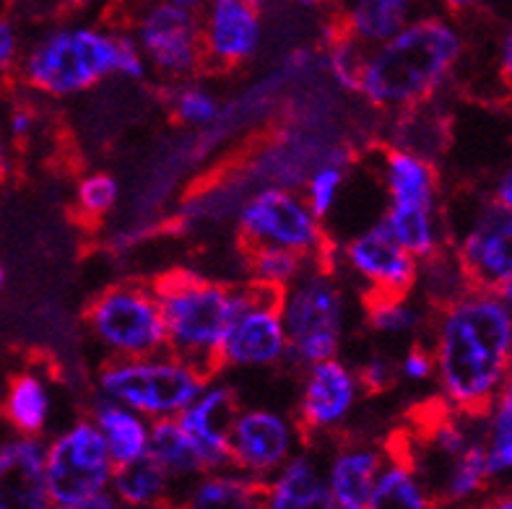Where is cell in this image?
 Wrapping results in <instances>:
<instances>
[{"label":"cell","instance_id":"cell-9","mask_svg":"<svg viewBox=\"0 0 512 509\" xmlns=\"http://www.w3.org/2000/svg\"><path fill=\"white\" fill-rule=\"evenodd\" d=\"M125 29L141 47L149 71L169 84L198 76L206 65L198 11L159 0H138Z\"/></svg>","mask_w":512,"mask_h":509},{"label":"cell","instance_id":"cell-2","mask_svg":"<svg viewBox=\"0 0 512 509\" xmlns=\"http://www.w3.org/2000/svg\"><path fill=\"white\" fill-rule=\"evenodd\" d=\"M466 58V34L445 11H422L401 32L367 47L357 94L383 115L435 102Z\"/></svg>","mask_w":512,"mask_h":509},{"label":"cell","instance_id":"cell-7","mask_svg":"<svg viewBox=\"0 0 512 509\" xmlns=\"http://www.w3.org/2000/svg\"><path fill=\"white\" fill-rule=\"evenodd\" d=\"M86 328L107 359H136L167 348V328L154 284L123 281L99 291L86 307Z\"/></svg>","mask_w":512,"mask_h":509},{"label":"cell","instance_id":"cell-47","mask_svg":"<svg viewBox=\"0 0 512 509\" xmlns=\"http://www.w3.org/2000/svg\"><path fill=\"white\" fill-rule=\"evenodd\" d=\"M159 3H172V6L190 8V11H201V8L206 6L208 0H159Z\"/></svg>","mask_w":512,"mask_h":509},{"label":"cell","instance_id":"cell-3","mask_svg":"<svg viewBox=\"0 0 512 509\" xmlns=\"http://www.w3.org/2000/svg\"><path fill=\"white\" fill-rule=\"evenodd\" d=\"M149 73V63L128 29L68 21L47 26L24 45L16 76L39 97L73 99L110 78L143 81Z\"/></svg>","mask_w":512,"mask_h":509},{"label":"cell","instance_id":"cell-41","mask_svg":"<svg viewBox=\"0 0 512 509\" xmlns=\"http://www.w3.org/2000/svg\"><path fill=\"white\" fill-rule=\"evenodd\" d=\"M37 128H39V115L32 104H13L6 115L3 133H6L13 143H24L37 133Z\"/></svg>","mask_w":512,"mask_h":509},{"label":"cell","instance_id":"cell-34","mask_svg":"<svg viewBox=\"0 0 512 509\" xmlns=\"http://www.w3.org/2000/svg\"><path fill=\"white\" fill-rule=\"evenodd\" d=\"M489 481H492V476H489L487 452H484L481 439H476V442H471L458 458H453L448 463L440 484V497L445 499V502H468V499H474Z\"/></svg>","mask_w":512,"mask_h":509},{"label":"cell","instance_id":"cell-53","mask_svg":"<svg viewBox=\"0 0 512 509\" xmlns=\"http://www.w3.org/2000/svg\"><path fill=\"white\" fill-rule=\"evenodd\" d=\"M3 286H6V268L0 265V291H3Z\"/></svg>","mask_w":512,"mask_h":509},{"label":"cell","instance_id":"cell-11","mask_svg":"<svg viewBox=\"0 0 512 509\" xmlns=\"http://www.w3.org/2000/svg\"><path fill=\"white\" fill-rule=\"evenodd\" d=\"M448 221V247L474 289L500 291L512 281V213L476 198L463 221Z\"/></svg>","mask_w":512,"mask_h":509},{"label":"cell","instance_id":"cell-19","mask_svg":"<svg viewBox=\"0 0 512 509\" xmlns=\"http://www.w3.org/2000/svg\"><path fill=\"white\" fill-rule=\"evenodd\" d=\"M0 509H52L42 437L0 442Z\"/></svg>","mask_w":512,"mask_h":509},{"label":"cell","instance_id":"cell-8","mask_svg":"<svg viewBox=\"0 0 512 509\" xmlns=\"http://www.w3.org/2000/svg\"><path fill=\"white\" fill-rule=\"evenodd\" d=\"M237 234L245 247H281L307 260H328V226L318 219L302 193L266 185L247 195L237 211Z\"/></svg>","mask_w":512,"mask_h":509},{"label":"cell","instance_id":"cell-14","mask_svg":"<svg viewBox=\"0 0 512 509\" xmlns=\"http://www.w3.org/2000/svg\"><path fill=\"white\" fill-rule=\"evenodd\" d=\"M302 439L305 432L289 413L271 406H240L229 432V468L266 484L302 452Z\"/></svg>","mask_w":512,"mask_h":509},{"label":"cell","instance_id":"cell-43","mask_svg":"<svg viewBox=\"0 0 512 509\" xmlns=\"http://www.w3.org/2000/svg\"><path fill=\"white\" fill-rule=\"evenodd\" d=\"M497 71H500L507 89L512 91V29L502 34L500 47H497Z\"/></svg>","mask_w":512,"mask_h":509},{"label":"cell","instance_id":"cell-23","mask_svg":"<svg viewBox=\"0 0 512 509\" xmlns=\"http://www.w3.org/2000/svg\"><path fill=\"white\" fill-rule=\"evenodd\" d=\"M55 395L52 382L39 369H21L8 380L3 393L6 424L21 437H42L52 424Z\"/></svg>","mask_w":512,"mask_h":509},{"label":"cell","instance_id":"cell-48","mask_svg":"<svg viewBox=\"0 0 512 509\" xmlns=\"http://www.w3.org/2000/svg\"><path fill=\"white\" fill-rule=\"evenodd\" d=\"M487 509H512V491H507V494H502V497L494 499Z\"/></svg>","mask_w":512,"mask_h":509},{"label":"cell","instance_id":"cell-49","mask_svg":"<svg viewBox=\"0 0 512 509\" xmlns=\"http://www.w3.org/2000/svg\"><path fill=\"white\" fill-rule=\"evenodd\" d=\"M294 6H299V8H307V11H312V8H320V6H325V3H328V0H292Z\"/></svg>","mask_w":512,"mask_h":509},{"label":"cell","instance_id":"cell-45","mask_svg":"<svg viewBox=\"0 0 512 509\" xmlns=\"http://www.w3.org/2000/svg\"><path fill=\"white\" fill-rule=\"evenodd\" d=\"M55 509H120V504H117L115 497L107 491V494H99V497L89 499V502L73 504V507H55Z\"/></svg>","mask_w":512,"mask_h":509},{"label":"cell","instance_id":"cell-18","mask_svg":"<svg viewBox=\"0 0 512 509\" xmlns=\"http://www.w3.org/2000/svg\"><path fill=\"white\" fill-rule=\"evenodd\" d=\"M380 185L385 208L393 211H440V172L432 159L409 149L388 146L380 156Z\"/></svg>","mask_w":512,"mask_h":509},{"label":"cell","instance_id":"cell-31","mask_svg":"<svg viewBox=\"0 0 512 509\" xmlns=\"http://www.w3.org/2000/svg\"><path fill=\"white\" fill-rule=\"evenodd\" d=\"M247 260V284L255 289L271 291V294H281L289 284H294L302 271L312 260L302 258L292 250H281V247H245Z\"/></svg>","mask_w":512,"mask_h":509},{"label":"cell","instance_id":"cell-1","mask_svg":"<svg viewBox=\"0 0 512 509\" xmlns=\"http://www.w3.org/2000/svg\"><path fill=\"white\" fill-rule=\"evenodd\" d=\"M429 338L445 408L481 416L512 377V307L500 291L468 289L432 312Z\"/></svg>","mask_w":512,"mask_h":509},{"label":"cell","instance_id":"cell-50","mask_svg":"<svg viewBox=\"0 0 512 509\" xmlns=\"http://www.w3.org/2000/svg\"><path fill=\"white\" fill-rule=\"evenodd\" d=\"M250 3H255V6L260 8V11H268L271 6H276L279 0H250Z\"/></svg>","mask_w":512,"mask_h":509},{"label":"cell","instance_id":"cell-10","mask_svg":"<svg viewBox=\"0 0 512 509\" xmlns=\"http://www.w3.org/2000/svg\"><path fill=\"white\" fill-rule=\"evenodd\" d=\"M115 463L94 421L76 419L45 442V476L52 509L73 507L110 491Z\"/></svg>","mask_w":512,"mask_h":509},{"label":"cell","instance_id":"cell-38","mask_svg":"<svg viewBox=\"0 0 512 509\" xmlns=\"http://www.w3.org/2000/svg\"><path fill=\"white\" fill-rule=\"evenodd\" d=\"M396 380L406 385H429L435 382V359L424 343L414 341L403 348V354L396 359Z\"/></svg>","mask_w":512,"mask_h":509},{"label":"cell","instance_id":"cell-22","mask_svg":"<svg viewBox=\"0 0 512 509\" xmlns=\"http://www.w3.org/2000/svg\"><path fill=\"white\" fill-rule=\"evenodd\" d=\"M424 3L427 0H341L336 26L359 45L375 47L416 19Z\"/></svg>","mask_w":512,"mask_h":509},{"label":"cell","instance_id":"cell-36","mask_svg":"<svg viewBox=\"0 0 512 509\" xmlns=\"http://www.w3.org/2000/svg\"><path fill=\"white\" fill-rule=\"evenodd\" d=\"M349 174V164L341 156L325 159V162H320L318 167L307 174L302 198L307 200V206L312 208V213L318 219L328 221L338 211L341 198H344L346 182H349Z\"/></svg>","mask_w":512,"mask_h":509},{"label":"cell","instance_id":"cell-51","mask_svg":"<svg viewBox=\"0 0 512 509\" xmlns=\"http://www.w3.org/2000/svg\"><path fill=\"white\" fill-rule=\"evenodd\" d=\"M500 294H502V297H505V302L510 304V307H512V281H510V284H505V286H502V289H500Z\"/></svg>","mask_w":512,"mask_h":509},{"label":"cell","instance_id":"cell-15","mask_svg":"<svg viewBox=\"0 0 512 509\" xmlns=\"http://www.w3.org/2000/svg\"><path fill=\"white\" fill-rule=\"evenodd\" d=\"M364 395L357 367L344 356L315 361L302 367L294 419L305 437H333L349 424Z\"/></svg>","mask_w":512,"mask_h":509},{"label":"cell","instance_id":"cell-40","mask_svg":"<svg viewBox=\"0 0 512 509\" xmlns=\"http://www.w3.org/2000/svg\"><path fill=\"white\" fill-rule=\"evenodd\" d=\"M364 393H383L396 380V361L385 354H370L357 367Z\"/></svg>","mask_w":512,"mask_h":509},{"label":"cell","instance_id":"cell-25","mask_svg":"<svg viewBox=\"0 0 512 509\" xmlns=\"http://www.w3.org/2000/svg\"><path fill=\"white\" fill-rule=\"evenodd\" d=\"M172 509H263V484L229 465L203 471L180 491Z\"/></svg>","mask_w":512,"mask_h":509},{"label":"cell","instance_id":"cell-5","mask_svg":"<svg viewBox=\"0 0 512 509\" xmlns=\"http://www.w3.org/2000/svg\"><path fill=\"white\" fill-rule=\"evenodd\" d=\"M279 310L294 367L341 356L351 325V294L346 278L328 260H312L302 276L281 291Z\"/></svg>","mask_w":512,"mask_h":509},{"label":"cell","instance_id":"cell-44","mask_svg":"<svg viewBox=\"0 0 512 509\" xmlns=\"http://www.w3.org/2000/svg\"><path fill=\"white\" fill-rule=\"evenodd\" d=\"M13 164H16V143L0 130V177L11 174Z\"/></svg>","mask_w":512,"mask_h":509},{"label":"cell","instance_id":"cell-12","mask_svg":"<svg viewBox=\"0 0 512 509\" xmlns=\"http://www.w3.org/2000/svg\"><path fill=\"white\" fill-rule=\"evenodd\" d=\"M333 268L349 278L364 299L411 294L419 278V260L403 250L380 221L346 237L336 250Z\"/></svg>","mask_w":512,"mask_h":509},{"label":"cell","instance_id":"cell-35","mask_svg":"<svg viewBox=\"0 0 512 509\" xmlns=\"http://www.w3.org/2000/svg\"><path fill=\"white\" fill-rule=\"evenodd\" d=\"M364 55H367V47L359 45L357 39H351L349 34H344L336 26V29L325 34L320 63H323L325 73L338 89L346 91V94H357Z\"/></svg>","mask_w":512,"mask_h":509},{"label":"cell","instance_id":"cell-33","mask_svg":"<svg viewBox=\"0 0 512 509\" xmlns=\"http://www.w3.org/2000/svg\"><path fill=\"white\" fill-rule=\"evenodd\" d=\"M416 289L422 291V299L429 307H442V304L453 302L468 289H474L471 281L463 273L461 263L453 255L450 247L440 250L437 255L427 260H419V278H416ZM414 289V291H416Z\"/></svg>","mask_w":512,"mask_h":509},{"label":"cell","instance_id":"cell-27","mask_svg":"<svg viewBox=\"0 0 512 509\" xmlns=\"http://www.w3.org/2000/svg\"><path fill=\"white\" fill-rule=\"evenodd\" d=\"M364 509H435V494L406 452H388Z\"/></svg>","mask_w":512,"mask_h":509},{"label":"cell","instance_id":"cell-52","mask_svg":"<svg viewBox=\"0 0 512 509\" xmlns=\"http://www.w3.org/2000/svg\"><path fill=\"white\" fill-rule=\"evenodd\" d=\"M19 0H0V13H8Z\"/></svg>","mask_w":512,"mask_h":509},{"label":"cell","instance_id":"cell-6","mask_svg":"<svg viewBox=\"0 0 512 509\" xmlns=\"http://www.w3.org/2000/svg\"><path fill=\"white\" fill-rule=\"evenodd\" d=\"M211 372L193 361L172 354L169 348L159 354L136 359H110L97 374V395L133 408L149 421L177 419Z\"/></svg>","mask_w":512,"mask_h":509},{"label":"cell","instance_id":"cell-17","mask_svg":"<svg viewBox=\"0 0 512 509\" xmlns=\"http://www.w3.org/2000/svg\"><path fill=\"white\" fill-rule=\"evenodd\" d=\"M240 406V395L232 382L211 372L195 398L177 416L206 471L229 465V432Z\"/></svg>","mask_w":512,"mask_h":509},{"label":"cell","instance_id":"cell-13","mask_svg":"<svg viewBox=\"0 0 512 509\" xmlns=\"http://www.w3.org/2000/svg\"><path fill=\"white\" fill-rule=\"evenodd\" d=\"M289 361V338L279 310V294L247 284L245 302L234 315L216 356V372H266Z\"/></svg>","mask_w":512,"mask_h":509},{"label":"cell","instance_id":"cell-37","mask_svg":"<svg viewBox=\"0 0 512 509\" xmlns=\"http://www.w3.org/2000/svg\"><path fill=\"white\" fill-rule=\"evenodd\" d=\"M120 203V182L115 174L94 169L86 172L76 185V208L86 221L107 219Z\"/></svg>","mask_w":512,"mask_h":509},{"label":"cell","instance_id":"cell-24","mask_svg":"<svg viewBox=\"0 0 512 509\" xmlns=\"http://www.w3.org/2000/svg\"><path fill=\"white\" fill-rule=\"evenodd\" d=\"M110 494L120 509H172L180 497V486L151 455H143L115 465Z\"/></svg>","mask_w":512,"mask_h":509},{"label":"cell","instance_id":"cell-26","mask_svg":"<svg viewBox=\"0 0 512 509\" xmlns=\"http://www.w3.org/2000/svg\"><path fill=\"white\" fill-rule=\"evenodd\" d=\"M89 419L94 421V426L102 434L104 445L110 450V458L115 465L138 460L149 452L151 424L154 421H149L146 416L133 411V408L97 395Z\"/></svg>","mask_w":512,"mask_h":509},{"label":"cell","instance_id":"cell-32","mask_svg":"<svg viewBox=\"0 0 512 509\" xmlns=\"http://www.w3.org/2000/svg\"><path fill=\"white\" fill-rule=\"evenodd\" d=\"M167 107L177 123L190 130L214 128L221 117V99L216 97L211 86H206L195 76L182 78L169 86Z\"/></svg>","mask_w":512,"mask_h":509},{"label":"cell","instance_id":"cell-4","mask_svg":"<svg viewBox=\"0 0 512 509\" xmlns=\"http://www.w3.org/2000/svg\"><path fill=\"white\" fill-rule=\"evenodd\" d=\"M162 304L167 348L216 372V356L234 315L245 302L247 284L232 286L193 271H172L154 284Z\"/></svg>","mask_w":512,"mask_h":509},{"label":"cell","instance_id":"cell-46","mask_svg":"<svg viewBox=\"0 0 512 509\" xmlns=\"http://www.w3.org/2000/svg\"><path fill=\"white\" fill-rule=\"evenodd\" d=\"M437 3H440L442 11L450 13V16H461V13L474 11L481 0H437Z\"/></svg>","mask_w":512,"mask_h":509},{"label":"cell","instance_id":"cell-21","mask_svg":"<svg viewBox=\"0 0 512 509\" xmlns=\"http://www.w3.org/2000/svg\"><path fill=\"white\" fill-rule=\"evenodd\" d=\"M263 509H336L325 484L323 460L297 452L263 484Z\"/></svg>","mask_w":512,"mask_h":509},{"label":"cell","instance_id":"cell-30","mask_svg":"<svg viewBox=\"0 0 512 509\" xmlns=\"http://www.w3.org/2000/svg\"><path fill=\"white\" fill-rule=\"evenodd\" d=\"M481 445L487 452L489 476H512V377L481 413Z\"/></svg>","mask_w":512,"mask_h":509},{"label":"cell","instance_id":"cell-42","mask_svg":"<svg viewBox=\"0 0 512 509\" xmlns=\"http://www.w3.org/2000/svg\"><path fill=\"white\" fill-rule=\"evenodd\" d=\"M487 195L492 203H497V206L512 213V162L505 164V167L497 172V177H494L492 185H489Z\"/></svg>","mask_w":512,"mask_h":509},{"label":"cell","instance_id":"cell-28","mask_svg":"<svg viewBox=\"0 0 512 509\" xmlns=\"http://www.w3.org/2000/svg\"><path fill=\"white\" fill-rule=\"evenodd\" d=\"M432 312L424 299L411 294H396V297H372L364 299V323L380 338H401L411 341L422 336L429 328Z\"/></svg>","mask_w":512,"mask_h":509},{"label":"cell","instance_id":"cell-39","mask_svg":"<svg viewBox=\"0 0 512 509\" xmlns=\"http://www.w3.org/2000/svg\"><path fill=\"white\" fill-rule=\"evenodd\" d=\"M24 55V37L11 13H0V84L16 76Z\"/></svg>","mask_w":512,"mask_h":509},{"label":"cell","instance_id":"cell-54","mask_svg":"<svg viewBox=\"0 0 512 509\" xmlns=\"http://www.w3.org/2000/svg\"><path fill=\"white\" fill-rule=\"evenodd\" d=\"M76 6H91V3H97V0H73Z\"/></svg>","mask_w":512,"mask_h":509},{"label":"cell","instance_id":"cell-16","mask_svg":"<svg viewBox=\"0 0 512 509\" xmlns=\"http://www.w3.org/2000/svg\"><path fill=\"white\" fill-rule=\"evenodd\" d=\"M198 19L203 60L216 71L245 68L266 45V11L250 0H208Z\"/></svg>","mask_w":512,"mask_h":509},{"label":"cell","instance_id":"cell-20","mask_svg":"<svg viewBox=\"0 0 512 509\" xmlns=\"http://www.w3.org/2000/svg\"><path fill=\"white\" fill-rule=\"evenodd\" d=\"M388 450L372 442L349 439L323 460V476L336 509H364L383 468Z\"/></svg>","mask_w":512,"mask_h":509},{"label":"cell","instance_id":"cell-29","mask_svg":"<svg viewBox=\"0 0 512 509\" xmlns=\"http://www.w3.org/2000/svg\"><path fill=\"white\" fill-rule=\"evenodd\" d=\"M156 463L162 465L167 476L180 486V491L201 476L203 468L198 452H195L193 442L185 434L177 419H162L151 424V439H149V452Z\"/></svg>","mask_w":512,"mask_h":509}]
</instances>
